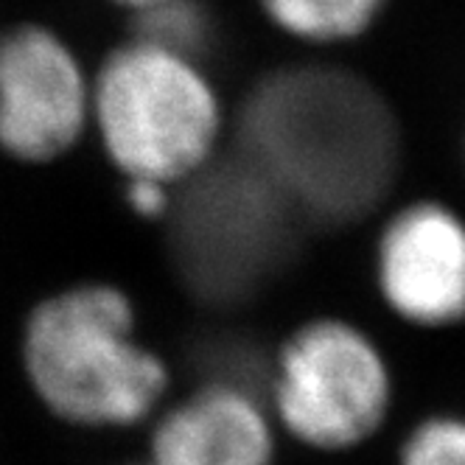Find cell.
<instances>
[{
	"label": "cell",
	"mask_w": 465,
	"mask_h": 465,
	"mask_svg": "<svg viewBox=\"0 0 465 465\" xmlns=\"http://www.w3.org/2000/svg\"><path fill=\"white\" fill-rule=\"evenodd\" d=\"M244 160L294 213L351 222L381 203L398 169V129L359 76L301 64L263 76L242 110Z\"/></svg>",
	"instance_id": "cell-1"
},
{
	"label": "cell",
	"mask_w": 465,
	"mask_h": 465,
	"mask_svg": "<svg viewBox=\"0 0 465 465\" xmlns=\"http://www.w3.org/2000/svg\"><path fill=\"white\" fill-rule=\"evenodd\" d=\"M37 401L82 429H129L154 418L172 371L141 337L132 294L110 281L64 286L31 309L20 337Z\"/></svg>",
	"instance_id": "cell-2"
},
{
	"label": "cell",
	"mask_w": 465,
	"mask_h": 465,
	"mask_svg": "<svg viewBox=\"0 0 465 465\" xmlns=\"http://www.w3.org/2000/svg\"><path fill=\"white\" fill-rule=\"evenodd\" d=\"M227 124L203 56L132 35L93 71L90 132L124 183H193L219 160Z\"/></svg>",
	"instance_id": "cell-3"
},
{
	"label": "cell",
	"mask_w": 465,
	"mask_h": 465,
	"mask_svg": "<svg viewBox=\"0 0 465 465\" xmlns=\"http://www.w3.org/2000/svg\"><path fill=\"white\" fill-rule=\"evenodd\" d=\"M395 401V373L379 340L356 320L317 314L275 351L270 412L314 451H351L379 435Z\"/></svg>",
	"instance_id": "cell-4"
},
{
	"label": "cell",
	"mask_w": 465,
	"mask_h": 465,
	"mask_svg": "<svg viewBox=\"0 0 465 465\" xmlns=\"http://www.w3.org/2000/svg\"><path fill=\"white\" fill-rule=\"evenodd\" d=\"M188 185L174 242L180 270L199 294L252 292L283 261L292 205L247 160L242 172L208 169Z\"/></svg>",
	"instance_id": "cell-5"
},
{
	"label": "cell",
	"mask_w": 465,
	"mask_h": 465,
	"mask_svg": "<svg viewBox=\"0 0 465 465\" xmlns=\"http://www.w3.org/2000/svg\"><path fill=\"white\" fill-rule=\"evenodd\" d=\"M93 74L74 45L40 23L0 35V152L43 165L90 135Z\"/></svg>",
	"instance_id": "cell-6"
},
{
	"label": "cell",
	"mask_w": 465,
	"mask_h": 465,
	"mask_svg": "<svg viewBox=\"0 0 465 465\" xmlns=\"http://www.w3.org/2000/svg\"><path fill=\"white\" fill-rule=\"evenodd\" d=\"M373 286L384 309L412 328L465 325V216L443 199H410L379 227Z\"/></svg>",
	"instance_id": "cell-7"
},
{
	"label": "cell",
	"mask_w": 465,
	"mask_h": 465,
	"mask_svg": "<svg viewBox=\"0 0 465 465\" xmlns=\"http://www.w3.org/2000/svg\"><path fill=\"white\" fill-rule=\"evenodd\" d=\"M149 451L152 465H275L278 423L247 384L216 379L154 415Z\"/></svg>",
	"instance_id": "cell-8"
},
{
	"label": "cell",
	"mask_w": 465,
	"mask_h": 465,
	"mask_svg": "<svg viewBox=\"0 0 465 465\" xmlns=\"http://www.w3.org/2000/svg\"><path fill=\"white\" fill-rule=\"evenodd\" d=\"M392 0H255L275 31L283 37L314 45H348L379 25Z\"/></svg>",
	"instance_id": "cell-9"
},
{
	"label": "cell",
	"mask_w": 465,
	"mask_h": 465,
	"mask_svg": "<svg viewBox=\"0 0 465 465\" xmlns=\"http://www.w3.org/2000/svg\"><path fill=\"white\" fill-rule=\"evenodd\" d=\"M135 23V35L193 56H203L213 35V20L203 0H163L154 9L138 15Z\"/></svg>",
	"instance_id": "cell-10"
},
{
	"label": "cell",
	"mask_w": 465,
	"mask_h": 465,
	"mask_svg": "<svg viewBox=\"0 0 465 465\" xmlns=\"http://www.w3.org/2000/svg\"><path fill=\"white\" fill-rule=\"evenodd\" d=\"M398 465H465V415L438 412L418 420L401 440Z\"/></svg>",
	"instance_id": "cell-11"
},
{
	"label": "cell",
	"mask_w": 465,
	"mask_h": 465,
	"mask_svg": "<svg viewBox=\"0 0 465 465\" xmlns=\"http://www.w3.org/2000/svg\"><path fill=\"white\" fill-rule=\"evenodd\" d=\"M174 188L169 185H160L152 180H129L124 183V199L129 211L146 219V222H160V219H169L174 213Z\"/></svg>",
	"instance_id": "cell-12"
},
{
	"label": "cell",
	"mask_w": 465,
	"mask_h": 465,
	"mask_svg": "<svg viewBox=\"0 0 465 465\" xmlns=\"http://www.w3.org/2000/svg\"><path fill=\"white\" fill-rule=\"evenodd\" d=\"M107 4H113V6H118V9H124V12H129L132 17H138V15H143V12L154 9L157 4H163V0H107Z\"/></svg>",
	"instance_id": "cell-13"
},
{
	"label": "cell",
	"mask_w": 465,
	"mask_h": 465,
	"mask_svg": "<svg viewBox=\"0 0 465 465\" xmlns=\"http://www.w3.org/2000/svg\"><path fill=\"white\" fill-rule=\"evenodd\" d=\"M462 160H465V141H462Z\"/></svg>",
	"instance_id": "cell-14"
}]
</instances>
